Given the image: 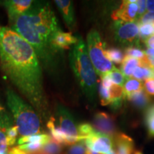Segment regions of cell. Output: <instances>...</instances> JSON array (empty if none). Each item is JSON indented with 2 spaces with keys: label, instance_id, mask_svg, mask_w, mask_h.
I'll list each match as a JSON object with an SVG mask.
<instances>
[{
  "label": "cell",
  "instance_id": "6da1fadb",
  "mask_svg": "<svg viewBox=\"0 0 154 154\" xmlns=\"http://www.w3.org/2000/svg\"><path fill=\"white\" fill-rule=\"evenodd\" d=\"M0 67L40 117L49 120L41 63L33 47L14 30L5 26L0 32Z\"/></svg>",
  "mask_w": 154,
  "mask_h": 154
},
{
  "label": "cell",
  "instance_id": "7a4b0ae2",
  "mask_svg": "<svg viewBox=\"0 0 154 154\" xmlns=\"http://www.w3.org/2000/svg\"><path fill=\"white\" fill-rule=\"evenodd\" d=\"M11 29L33 47L46 69L51 70L55 66L57 54L51 47V39L61 28L49 3L34 2L29 9L14 21Z\"/></svg>",
  "mask_w": 154,
  "mask_h": 154
},
{
  "label": "cell",
  "instance_id": "3957f363",
  "mask_svg": "<svg viewBox=\"0 0 154 154\" xmlns=\"http://www.w3.org/2000/svg\"><path fill=\"white\" fill-rule=\"evenodd\" d=\"M69 62L83 93L91 103L95 102L97 74L88 56L86 44L79 36L78 42L71 49Z\"/></svg>",
  "mask_w": 154,
  "mask_h": 154
},
{
  "label": "cell",
  "instance_id": "277c9868",
  "mask_svg": "<svg viewBox=\"0 0 154 154\" xmlns=\"http://www.w3.org/2000/svg\"><path fill=\"white\" fill-rule=\"evenodd\" d=\"M6 98L19 134L26 136L39 134L41 117L35 109L10 88L6 91Z\"/></svg>",
  "mask_w": 154,
  "mask_h": 154
},
{
  "label": "cell",
  "instance_id": "5b68a950",
  "mask_svg": "<svg viewBox=\"0 0 154 154\" xmlns=\"http://www.w3.org/2000/svg\"><path fill=\"white\" fill-rule=\"evenodd\" d=\"M86 47L96 74L101 78L116 69L113 63L106 57V44L102 41L96 30L92 29L88 32L86 37Z\"/></svg>",
  "mask_w": 154,
  "mask_h": 154
},
{
  "label": "cell",
  "instance_id": "8992f818",
  "mask_svg": "<svg viewBox=\"0 0 154 154\" xmlns=\"http://www.w3.org/2000/svg\"><path fill=\"white\" fill-rule=\"evenodd\" d=\"M112 31L115 40L122 47L128 48L139 46V24L137 22L114 21Z\"/></svg>",
  "mask_w": 154,
  "mask_h": 154
},
{
  "label": "cell",
  "instance_id": "52a82bcc",
  "mask_svg": "<svg viewBox=\"0 0 154 154\" xmlns=\"http://www.w3.org/2000/svg\"><path fill=\"white\" fill-rule=\"evenodd\" d=\"M54 121L58 128L68 138L69 146L84 140L79 132V125L68 109L63 106L58 104L56 106Z\"/></svg>",
  "mask_w": 154,
  "mask_h": 154
},
{
  "label": "cell",
  "instance_id": "ba28073f",
  "mask_svg": "<svg viewBox=\"0 0 154 154\" xmlns=\"http://www.w3.org/2000/svg\"><path fill=\"white\" fill-rule=\"evenodd\" d=\"M88 149L99 154H116L114 138L96 131L84 140Z\"/></svg>",
  "mask_w": 154,
  "mask_h": 154
},
{
  "label": "cell",
  "instance_id": "9c48e42d",
  "mask_svg": "<svg viewBox=\"0 0 154 154\" xmlns=\"http://www.w3.org/2000/svg\"><path fill=\"white\" fill-rule=\"evenodd\" d=\"M91 125L97 132L107 135L113 138L118 134L114 117L107 113H96L94 115Z\"/></svg>",
  "mask_w": 154,
  "mask_h": 154
},
{
  "label": "cell",
  "instance_id": "30bf717a",
  "mask_svg": "<svg viewBox=\"0 0 154 154\" xmlns=\"http://www.w3.org/2000/svg\"><path fill=\"white\" fill-rule=\"evenodd\" d=\"M138 5L136 0L123 1L120 7L111 14L113 21L134 22H138Z\"/></svg>",
  "mask_w": 154,
  "mask_h": 154
},
{
  "label": "cell",
  "instance_id": "8fae6325",
  "mask_svg": "<svg viewBox=\"0 0 154 154\" xmlns=\"http://www.w3.org/2000/svg\"><path fill=\"white\" fill-rule=\"evenodd\" d=\"M34 1L32 0H6L1 4L7 9L9 22L11 24L19 16L29 10Z\"/></svg>",
  "mask_w": 154,
  "mask_h": 154
},
{
  "label": "cell",
  "instance_id": "7c38bea8",
  "mask_svg": "<svg viewBox=\"0 0 154 154\" xmlns=\"http://www.w3.org/2000/svg\"><path fill=\"white\" fill-rule=\"evenodd\" d=\"M79 40V36H76L72 32H65L59 30L53 36L51 39V47L54 51L58 54L62 52L63 50L72 49Z\"/></svg>",
  "mask_w": 154,
  "mask_h": 154
},
{
  "label": "cell",
  "instance_id": "4fadbf2b",
  "mask_svg": "<svg viewBox=\"0 0 154 154\" xmlns=\"http://www.w3.org/2000/svg\"><path fill=\"white\" fill-rule=\"evenodd\" d=\"M58 9L62 15L63 21L66 26L73 29L76 26V19H75L74 4L69 0H57L54 1Z\"/></svg>",
  "mask_w": 154,
  "mask_h": 154
},
{
  "label": "cell",
  "instance_id": "5bb4252c",
  "mask_svg": "<svg viewBox=\"0 0 154 154\" xmlns=\"http://www.w3.org/2000/svg\"><path fill=\"white\" fill-rule=\"evenodd\" d=\"M14 119L8 112L4 110L0 113V152L8 151L7 134L9 128L14 126Z\"/></svg>",
  "mask_w": 154,
  "mask_h": 154
},
{
  "label": "cell",
  "instance_id": "9a60e30c",
  "mask_svg": "<svg viewBox=\"0 0 154 154\" xmlns=\"http://www.w3.org/2000/svg\"><path fill=\"white\" fill-rule=\"evenodd\" d=\"M114 148L116 154H132L134 142L128 135L118 133L114 137Z\"/></svg>",
  "mask_w": 154,
  "mask_h": 154
},
{
  "label": "cell",
  "instance_id": "2e32d148",
  "mask_svg": "<svg viewBox=\"0 0 154 154\" xmlns=\"http://www.w3.org/2000/svg\"><path fill=\"white\" fill-rule=\"evenodd\" d=\"M109 90L110 94V106L111 109H113V110L120 109L123 104V102L126 100V95L123 86L113 84Z\"/></svg>",
  "mask_w": 154,
  "mask_h": 154
},
{
  "label": "cell",
  "instance_id": "e0dca14e",
  "mask_svg": "<svg viewBox=\"0 0 154 154\" xmlns=\"http://www.w3.org/2000/svg\"><path fill=\"white\" fill-rule=\"evenodd\" d=\"M126 99L131 103L134 106L140 110H143V109L146 110L149 107L151 102V97L144 91V89L132 94Z\"/></svg>",
  "mask_w": 154,
  "mask_h": 154
},
{
  "label": "cell",
  "instance_id": "ac0fdd59",
  "mask_svg": "<svg viewBox=\"0 0 154 154\" xmlns=\"http://www.w3.org/2000/svg\"><path fill=\"white\" fill-rule=\"evenodd\" d=\"M131 78L137 79L140 82L146 81L150 78H153V69H152L146 64L143 61H140V65L136 67L133 72Z\"/></svg>",
  "mask_w": 154,
  "mask_h": 154
},
{
  "label": "cell",
  "instance_id": "d6986e66",
  "mask_svg": "<svg viewBox=\"0 0 154 154\" xmlns=\"http://www.w3.org/2000/svg\"><path fill=\"white\" fill-rule=\"evenodd\" d=\"M140 63V60L131 57H124V61L121 63V72L127 79L131 78L133 72Z\"/></svg>",
  "mask_w": 154,
  "mask_h": 154
},
{
  "label": "cell",
  "instance_id": "ffe728a7",
  "mask_svg": "<svg viewBox=\"0 0 154 154\" xmlns=\"http://www.w3.org/2000/svg\"><path fill=\"white\" fill-rule=\"evenodd\" d=\"M124 91L126 95V99L132 94L141 91L143 89V84L142 82L133 78L127 79L125 82L124 86Z\"/></svg>",
  "mask_w": 154,
  "mask_h": 154
},
{
  "label": "cell",
  "instance_id": "44dd1931",
  "mask_svg": "<svg viewBox=\"0 0 154 154\" xmlns=\"http://www.w3.org/2000/svg\"><path fill=\"white\" fill-rule=\"evenodd\" d=\"M51 139V136L47 134H36L34 135H31V136H21L19 138L18 143L19 146L22 145V144L28 143H35V142H38V143H42L45 145L47 142H49Z\"/></svg>",
  "mask_w": 154,
  "mask_h": 154
},
{
  "label": "cell",
  "instance_id": "7402d4cb",
  "mask_svg": "<svg viewBox=\"0 0 154 154\" xmlns=\"http://www.w3.org/2000/svg\"><path fill=\"white\" fill-rule=\"evenodd\" d=\"M35 154H63V146L51 139Z\"/></svg>",
  "mask_w": 154,
  "mask_h": 154
},
{
  "label": "cell",
  "instance_id": "603a6c76",
  "mask_svg": "<svg viewBox=\"0 0 154 154\" xmlns=\"http://www.w3.org/2000/svg\"><path fill=\"white\" fill-rule=\"evenodd\" d=\"M106 57L111 62H113L116 64H120L123 62L124 59V54L120 49L115 47L109 48L105 50Z\"/></svg>",
  "mask_w": 154,
  "mask_h": 154
},
{
  "label": "cell",
  "instance_id": "cb8c5ba5",
  "mask_svg": "<svg viewBox=\"0 0 154 154\" xmlns=\"http://www.w3.org/2000/svg\"><path fill=\"white\" fill-rule=\"evenodd\" d=\"M145 125L150 137H154V103L148 108L145 113Z\"/></svg>",
  "mask_w": 154,
  "mask_h": 154
},
{
  "label": "cell",
  "instance_id": "d4e9b609",
  "mask_svg": "<svg viewBox=\"0 0 154 154\" xmlns=\"http://www.w3.org/2000/svg\"><path fill=\"white\" fill-rule=\"evenodd\" d=\"M88 148L84 140H82L73 145L69 146L63 151V154H87Z\"/></svg>",
  "mask_w": 154,
  "mask_h": 154
},
{
  "label": "cell",
  "instance_id": "484cf974",
  "mask_svg": "<svg viewBox=\"0 0 154 154\" xmlns=\"http://www.w3.org/2000/svg\"><path fill=\"white\" fill-rule=\"evenodd\" d=\"M125 57H131L138 60L143 61L146 58V52L138 47H131L126 48L124 51Z\"/></svg>",
  "mask_w": 154,
  "mask_h": 154
},
{
  "label": "cell",
  "instance_id": "4316f807",
  "mask_svg": "<svg viewBox=\"0 0 154 154\" xmlns=\"http://www.w3.org/2000/svg\"><path fill=\"white\" fill-rule=\"evenodd\" d=\"M106 76L110 79L113 84H117V85L119 86H124V83L126 80V78L125 77L124 75L117 68L109 72V74H106Z\"/></svg>",
  "mask_w": 154,
  "mask_h": 154
},
{
  "label": "cell",
  "instance_id": "83f0119b",
  "mask_svg": "<svg viewBox=\"0 0 154 154\" xmlns=\"http://www.w3.org/2000/svg\"><path fill=\"white\" fill-rule=\"evenodd\" d=\"M44 146V143L35 142V143H28L22 144V145L19 146L18 147L23 151L26 152L29 154H35L39 152Z\"/></svg>",
  "mask_w": 154,
  "mask_h": 154
},
{
  "label": "cell",
  "instance_id": "f1b7e54d",
  "mask_svg": "<svg viewBox=\"0 0 154 154\" xmlns=\"http://www.w3.org/2000/svg\"><path fill=\"white\" fill-rule=\"evenodd\" d=\"M154 35V25L141 24L139 25V38L140 41L144 42L150 36Z\"/></svg>",
  "mask_w": 154,
  "mask_h": 154
},
{
  "label": "cell",
  "instance_id": "f546056e",
  "mask_svg": "<svg viewBox=\"0 0 154 154\" xmlns=\"http://www.w3.org/2000/svg\"><path fill=\"white\" fill-rule=\"evenodd\" d=\"M95 131L96 130L94 129L91 124H88V123H82V124H79V132L80 136L84 140H85Z\"/></svg>",
  "mask_w": 154,
  "mask_h": 154
},
{
  "label": "cell",
  "instance_id": "4dcf8cb0",
  "mask_svg": "<svg viewBox=\"0 0 154 154\" xmlns=\"http://www.w3.org/2000/svg\"><path fill=\"white\" fill-rule=\"evenodd\" d=\"M109 88H107L102 86L101 84L99 85V95L101 101V104L103 106L110 105V94H109Z\"/></svg>",
  "mask_w": 154,
  "mask_h": 154
},
{
  "label": "cell",
  "instance_id": "1f68e13d",
  "mask_svg": "<svg viewBox=\"0 0 154 154\" xmlns=\"http://www.w3.org/2000/svg\"><path fill=\"white\" fill-rule=\"evenodd\" d=\"M18 134V128L17 126H13L9 128L7 134V144L8 147H12L15 145Z\"/></svg>",
  "mask_w": 154,
  "mask_h": 154
},
{
  "label": "cell",
  "instance_id": "d6a6232c",
  "mask_svg": "<svg viewBox=\"0 0 154 154\" xmlns=\"http://www.w3.org/2000/svg\"><path fill=\"white\" fill-rule=\"evenodd\" d=\"M138 24L154 25V11H147L138 20Z\"/></svg>",
  "mask_w": 154,
  "mask_h": 154
},
{
  "label": "cell",
  "instance_id": "836d02e7",
  "mask_svg": "<svg viewBox=\"0 0 154 154\" xmlns=\"http://www.w3.org/2000/svg\"><path fill=\"white\" fill-rule=\"evenodd\" d=\"M146 58L143 61L146 63L148 66L154 69V49L147 48L145 51Z\"/></svg>",
  "mask_w": 154,
  "mask_h": 154
},
{
  "label": "cell",
  "instance_id": "e575fe53",
  "mask_svg": "<svg viewBox=\"0 0 154 154\" xmlns=\"http://www.w3.org/2000/svg\"><path fill=\"white\" fill-rule=\"evenodd\" d=\"M143 89L149 96H154V78H150L144 81Z\"/></svg>",
  "mask_w": 154,
  "mask_h": 154
},
{
  "label": "cell",
  "instance_id": "d590c367",
  "mask_svg": "<svg viewBox=\"0 0 154 154\" xmlns=\"http://www.w3.org/2000/svg\"><path fill=\"white\" fill-rule=\"evenodd\" d=\"M138 5V20L147 12V7H146V0H138L137 1Z\"/></svg>",
  "mask_w": 154,
  "mask_h": 154
},
{
  "label": "cell",
  "instance_id": "8d00e7d4",
  "mask_svg": "<svg viewBox=\"0 0 154 154\" xmlns=\"http://www.w3.org/2000/svg\"><path fill=\"white\" fill-rule=\"evenodd\" d=\"M7 154H29L26 152L23 151L22 150H21L18 146L16 147H11V149H9L8 153Z\"/></svg>",
  "mask_w": 154,
  "mask_h": 154
},
{
  "label": "cell",
  "instance_id": "74e56055",
  "mask_svg": "<svg viewBox=\"0 0 154 154\" xmlns=\"http://www.w3.org/2000/svg\"><path fill=\"white\" fill-rule=\"evenodd\" d=\"M143 43L145 44V45L147 48L154 49V35L150 36L149 38L146 39L145 41L143 42Z\"/></svg>",
  "mask_w": 154,
  "mask_h": 154
},
{
  "label": "cell",
  "instance_id": "f35d334b",
  "mask_svg": "<svg viewBox=\"0 0 154 154\" xmlns=\"http://www.w3.org/2000/svg\"><path fill=\"white\" fill-rule=\"evenodd\" d=\"M146 7L149 11H154V0L146 1Z\"/></svg>",
  "mask_w": 154,
  "mask_h": 154
},
{
  "label": "cell",
  "instance_id": "ab89813d",
  "mask_svg": "<svg viewBox=\"0 0 154 154\" xmlns=\"http://www.w3.org/2000/svg\"><path fill=\"white\" fill-rule=\"evenodd\" d=\"M134 154H143V153H142V152H140V151H135Z\"/></svg>",
  "mask_w": 154,
  "mask_h": 154
},
{
  "label": "cell",
  "instance_id": "60d3db41",
  "mask_svg": "<svg viewBox=\"0 0 154 154\" xmlns=\"http://www.w3.org/2000/svg\"><path fill=\"white\" fill-rule=\"evenodd\" d=\"M4 110H5V109H4V107L2 106H0V113H1L2 111H4Z\"/></svg>",
  "mask_w": 154,
  "mask_h": 154
},
{
  "label": "cell",
  "instance_id": "b9f144b4",
  "mask_svg": "<svg viewBox=\"0 0 154 154\" xmlns=\"http://www.w3.org/2000/svg\"><path fill=\"white\" fill-rule=\"evenodd\" d=\"M8 151H3V152H0V154H7Z\"/></svg>",
  "mask_w": 154,
  "mask_h": 154
},
{
  "label": "cell",
  "instance_id": "7bdbcfd3",
  "mask_svg": "<svg viewBox=\"0 0 154 154\" xmlns=\"http://www.w3.org/2000/svg\"><path fill=\"white\" fill-rule=\"evenodd\" d=\"M153 78H154V69H153Z\"/></svg>",
  "mask_w": 154,
  "mask_h": 154
},
{
  "label": "cell",
  "instance_id": "ee69618b",
  "mask_svg": "<svg viewBox=\"0 0 154 154\" xmlns=\"http://www.w3.org/2000/svg\"><path fill=\"white\" fill-rule=\"evenodd\" d=\"M1 28H2V27H0V32H1Z\"/></svg>",
  "mask_w": 154,
  "mask_h": 154
}]
</instances>
